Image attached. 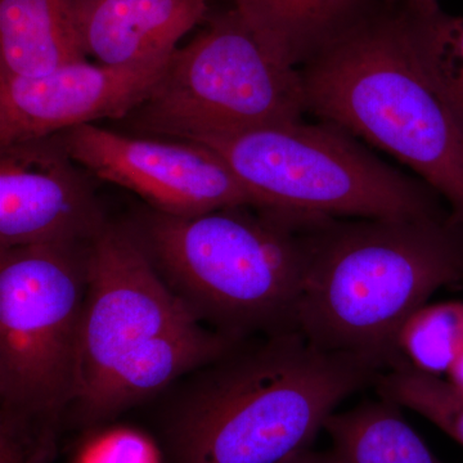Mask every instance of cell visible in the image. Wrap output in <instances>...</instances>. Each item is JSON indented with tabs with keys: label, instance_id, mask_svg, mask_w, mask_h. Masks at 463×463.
Returning a JSON list of instances; mask_svg holds the SVG:
<instances>
[{
	"label": "cell",
	"instance_id": "2e32d148",
	"mask_svg": "<svg viewBox=\"0 0 463 463\" xmlns=\"http://www.w3.org/2000/svg\"><path fill=\"white\" fill-rule=\"evenodd\" d=\"M463 350V303L426 304L405 321L398 352L404 364L440 377L449 373Z\"/></svg>",
	"mask_w": 463,
	"mask_h": 463
},
{
	"label": "cell",
	"instance_id": "30bf717a",
	"mask_svg": "<svg viewBox=\"0 0 463 463\" xmlns=\"http://www.w3.org/2000/svg\"><path fill=\"white\" fill-rule=\"evenodd\" d=\"M60 134L0 147V249L88 246L109 222Z\"/></svg>",
	"mask_w": 463,
	"mask_h": 463
},
{
	"label": "cell",
	"instance_id": "9c48e42d",
	"mask_svg": "<svg viewBox=\"0 0 463 463\" xmlns=\"http://www.w3.org/2000/svg\"><path fill=\"white\" fill-rule=\"evenodd\" d=\"M70 156L94 178L132 191L151 209L191 216L260 203L213 149L160 137L128 136L85 124L61 133Z\"/></svg>",
	"mask_w": 463,
	"mask_h": 463
},
{
	"label": "cell",
	"instance_id": "52a82bcc",
	"mask_svg": "<svg viewBox=\"0 0 463 463\" xmlns=\"http://www.w3.org/2000/svg\"><path fill=\"white\" fill-rule=\"evenodd\" d=\"M219 155L257 197L282 215L368 219L439 215L422 181L399 172L337 125L297 123L190 141Z\"/></svg>",
	"mask_w": 463,
	"mask_h": 463
},
{
	"label": "cell",
	"instance_id": "ba28073f",
	"mask_svg": "<svg viewBox=\"0 0 463 463\" xmlns=\"http://www.w3.org/2000/svg\"><path fill=\"white\" fill-rule=\"evenodd\" d=\"M304 112L300 71L269 56L233 9L174 52L156 87L123 121L141 136L196 141L297 123Z\"/></svg>",
	"mask_w": 463,
	"mask_h": 463
},
{
	"label": "cell",
	"instance_id": "5bb4252c",
	"mask_svg": "<svg viewBox=\"0 0 463 463\" xmlns=\"http://www.w3.org/2000/svg\"><path fill=\"white\" fill-rule=\"evenodd\" d=\"M85 60L67 0H0V79L39 78Z\"/></svg>",
	"mask_w": 463,
	"mask_h": 463
},
{
	"label": "cell",
	"instance_id": "44dd1931",
	"mask_svg": "<svg viewBox=\"0 0 463 463\" xmlns=\"http://www.w3.org/2000/svg\"><path fill=\"white\" fill-rule=\"evenodd\" d=\"M279 463H336L330 453H313L309 450H303L298 455L289 457L285 461Z\"/></svg>",
	"mask_w": 463,
	"mask_h": 463
},
{
	"label": "cell",
	"instance_id": "9a60e30c",
	"mask_svg": "<svg viewBox=\"0 0 463 463\" xmlns=\"http://www.w3.org/2000/svg\"><path fill=\"white\" fill-rule=\"evenodd\" d=\"M323 429L336 463H444L388 399L332 413Z\"/></svg>",
	"mask_w": 463,
	"mask_h": 463
},
{
	"label": "cell",
	"instance_id": "3957f363",
	"mask_svg": "<svg viewBox=\"0 0 463 463\" xmlns=\"http://www.w3.org/2000/svg\"><path fill=\"white\" fill-rule=\"evenodd\" d=\"M201 322L157 272L129 224L109 223L88 250L70 410L81 422L109 419L240 345Z\"/></svg>",
	"mask_w": 463,
	"mask_h": 463
},
{
	"label": "cell",
	"instance_id": "7c38bea8",
	"mask_svg": "<svg viewBox=\"0 0 463 463\" xmlns=\"http://www.w3.org/2000/svg\"><path fill=\"white\" fill-rule=\"evenodd\" d=\"M67 2L85 53L109 66L167 60L207 12V0Z\"/></svg>",
	"mask_w": 463,
	"mask_h": 463
},
{
	"label": "cell",
	"instance_id": "ac0fdd59",
	"mask_svg": "<svg viewBox=\"0 0 463 463\" xmlns=\"http://www.w3.org/2000/svg\"><path fill=\"white\" fill-rule=\"evenodd\" d=\"M429 63L439 90L463 133V18H431Z\"/></svg>",
	"mask_w": 463,
	"mask_h": 463
},
{
	"label": "cell",
	"instance_id": "d6986e66",
	"mask_svg": "<svg viewBox=\"0 0 463 463\" xmlns=\"http://www.w3.org/2000/svg\"><path fill=\"white\" fill-rule=\"evenodd\" d=\"M76 463H161L151 439L132 429H112L91 438Z\"/></svg>",
	"mask_w": 463,
	"mask_h": 463
},
{
	"label": "cell",
	"instance_id": "4fadbf2b",
	"mask_svg": "<svg viewBox=\"0 0 463 463\" xmlns=\"http://www.w3.org/2000/svg\"><path fill=\"white\" fill-rule=\"evenodd\" d=\"M234 5L269 56L297 70L370 12L368 0H234Z\"/></svg>",
	"mask_w": 463,
	"mask_h": 463
},
{
	"label": "cell",
	"instance_id": "277c9868",
	"mask_svg": "<svg viewBox=\"0 0 463 463\" xmlns=\"http://www.w3.org/2000/svg\"><path fill=\"white\" fill-rule=\"evenodd\" d=\"M380 370L313 345L300 331L268 335L213 364L172 425L178 463H279L307 449L343 399Z\"/></svg>",
	"mask_w": 463,
	"mask_h": 463
},
{
	"label": "cell",
	"instance_id": "e0dca14e",
	"mask_svg": "<svg viewBox=\"0 0 463 463\" xmlns=\"http://www.w3.org/2000/svg\"><path fill=\"white\" fill-rule=\"evenodd\" d=\"M376 383L381 398L421 414L463 446V395L449 381L403 364L381 373Z\"/></svg>",
	"mask_w": 463,
	"mask_h": 463
},
{
	"label": "cell",
	"instance_id": "5b68a950",
	"mask_svg": "<svg viewBox=\"0 0 463 463\" xmlns=\"http://www.w3.org/2000/svg\"><path fill=\"white\" fill-rule=\"evenodd\" d=\"M326 215L234 206L176 216L149 209L129 227L169 288L232 339L298 330L317 231Z\"/></svg>",
	"mask_w": 463,
	"mask_h": 463
},
{
	"label": "cell",
	"instance_id": "6da1fadb",
	"mask_svg": "<svg viewBox=\"0 0 463 463\" xmlns=\"http://www.w3.org/2000/svg\"><path fill=\"white\" fill-rule=\"evenodd\" d=\"M431 18L370 11L298 71L307 112L410 167L463 228V133L429 63Z\"/></svg>",
	"mask_w": 463,
	"mask_h": 463
},
{
	"label": "cell",
	"instance_id": "7a4b0ae2",
	"mask_svg": "<svg viewBox=\"0 0 463 463\" xmlns=\"http://www.w3.org/2000/svg\"><path fill=\"white\" fill-rule=\"evenodd\" d=\"M463 281V228L449 219L340 221L319 225L298 309V331L313 345L374 367L404 361L405 321L444 286Z\"/></svg>",
	"mask_w": 463,
	"mask_h": 463
},
{
	"label": "cell",
	"instance_id": "8fae6325",
	"mask_svg": "<svg viewBox=\"0 0 463 463\" xmlns=\"http://www.w3.org/2000/svg\"><path fill=\"white\" fill-rule=\"evenodd\" d=\"M170 58L141 66L85 60L39 78L0 79V147L103 118L125 120L156 87Z\"/></svg>",
	"mask_w": 463,
	"mask_h": 463
},
{
	"label": "cell",
	"instance_id": "ffe728a7",
	"mask_svg": "<svg viewBox=\"0 0 463 463\" xmlns=\"http://www.w3.org/2000/svg\"><path fill=\"white\" fill-rule=\"evenodd\" d=\"M404 7L423 17H434L441 14L438 0H402Z\"/></svg>",
	"mask_w": 463,
	"mask_h": 463
},
{
	"label": "cell",
	"instance_id": "8992f818",
	"mask_svg": "<svg viewBox=\"0 0 463 463\" xmlns=\"http://www.w3.org/2000/svg\"><path fill=\"white\" fill-rule=\"evenodd\" d=\"M88 246L0 249L2 448L45 463L74 401Z\"/></svg>",
	"mask_w": 463,
	"mask_h": 463
},
{
	"label": "cell",
	"instance_id": "7402d4cb",
	"mask_svg": "<svg viewBox=\"0 0 463 463\" xmlns=\"http://www.w3.org/2000/svg\"><path fill=\"white\" fill-rule=\"evenodd\" d=\"M447 374L449 377V383L463 395V350L461 354L457 356Z\"/></svg>",
	"mask_w": 463,
	"mask_h": 463
}]
</instances>
